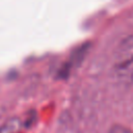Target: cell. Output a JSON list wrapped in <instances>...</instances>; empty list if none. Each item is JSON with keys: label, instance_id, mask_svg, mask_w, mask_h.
<instances>
[{"label": "cell", "instance_id": "cell-1", "mask_svg": "<svg viewBox=\"0 0 133 133\" xmlns=\"http://www.w3.org/2000/svg\"><path fill=\"white\" fill-rule=\"evenodd\" d=\"M113 72L124 83H133V35L123 38L116 47L113 58Z\"/></svg>", "mask_w": 133, "mask_h": 133}, {"label": "cell", "instance_id": "cell-2", "mask_svg": "<svg viewBox=\"0 0 133 133\" xmlns=\"http://www.w3.org/2000/svg\"><path fill=\"white\" fill-rule=\"evenodd\" d=\"M21 127V123L18 118H11L7 121L1 128L0 133H18Z\"/></svg>", "mask_w": 133, "mask_h": 133}, {"label": "cell", "instance_id": "cell-3", "mask_svg": "<svg viewBox=\"0 0 133 133\" xmlns=\"http://www.w3.org/2000/svg\"><path fill=\"white\" fill-rule=\"evenodd\" d=\"M109 133H133L129 128L122 125H114L110 128Z\"/></svg>", "mask_w": 133, "mask_h": 133}]
</instances>
